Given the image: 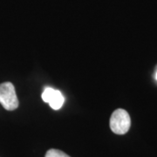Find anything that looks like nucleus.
<instances>
[{
    "label": "nucleus",
    "mask_w": 157,
    "mask_h": 157,
    "mask_svg": "<svg viewBox=\"0 0 157 157\" xmlns=\"http://www.w3.org/2000/svg\"><path fill=\"white\" fill-rule=\"evenodd\" d=\"M45 157H70V156H69L68 155H67L66 153L62 152L61 150L52 148V149H49L48 151L46 152Z\"/></svg>",
    "instance_id": "nucleus-4"
},
{
    "label": "nucleus",
    "mask_w": 157,
    "mask_h": 157,
    "mask_svg": "<svg viewBox=\"0 0 157 157\" xmlns=\"http://www.w3.org/2000/svg\"><path fill=\"white\" fill-rule=\"evenodd\" d=\"M54 90L53 88H51V87H46L45 90H44V92H43V94H42V100L45 101V102H49L50 101L51 97L52 95V94H53V92H54Z\"/></svg>",
    "instance_id": "nucleus-5"
},
{
    "label": "nucleus",
    "mask_w": 157,
    "mask_h": 157,
    "mask_svg": "<svg viewBox=\"0 0 157 157\" xmlns=\"http://www.w3.org/2000/svg\"><path fill=\"white\" fill-rule=\"evenodd\" d=\"M0 103L8 111H13L18 107V100L15 87L11 82H4L0 84Z\"/></svg>",
    "instance_id": "nucleus-2"
},
{
    "label": "nucleus",
    "mask_w": 157,
    "mask_h": 157,
    "mask_svg": "<svg viewBox=\"0 0 157 157\" xmlns=\"http://www.w3.org/2000/svg\"><path fill=\"white\" fill-rule=\"evenodd\" d=\"M131 126V119L126 110L119 108L110 118V128L116 135H125Z\"/></svg>",
    "instance_id": "nucleus-1"
},
{
    "label": "nucleus",
    "mask_w": 157,
    "mask_h": 157,
    "mask_svg": "<svg viewBox=\"0 0 157 157\" xmlns=\"http://www.w3.org/2000/svg\"><path fill=\"white\" fill-rule=\"evenodd\" d=\"M64 101H65V99H64V96L62 95L61 93L58 90H54V92H53V94H52L48 103L52 109L59 110L63 106Z\"/></svg>",
    "instance_id": "nucleus-3"
},
{
    "label": "nucleus",
    "mask_w": 157,
    "mask_h": 157,
    "mask_svg": "<svg viewBox=\"0 0 157 157\" xmlns=\"http://www.w3.org/2000/svg\"><path fill=\"white\" fill-rule=\"evenodd\" d=\"M155 78L157 79V72H156V74H155Z\"/></svg>",
    "instance_id": "nucleus-6"
}]
</instances>
